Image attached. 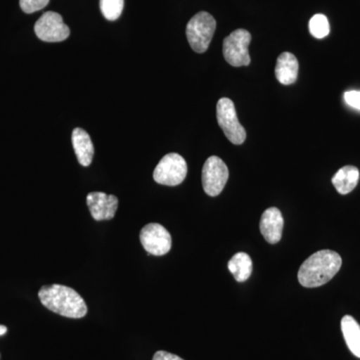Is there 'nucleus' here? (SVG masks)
<instances>
[{"label":"nucleus","mask_w":360,"mask_h":360,"mask_svg":"<svg viewBox=\"0 0 360 360\" xmlns=\"http://www.w3.org/2000/svg\"><path fill=\"white\" fill-rule=\"evenodd\" d=\"M342 265L341 257L335 251L323 250L310 255L298 270V281L307 288H319L330 281Z\"/></svg>","instance_id":"nucleus-1"},{"label":"nucleus","mask_w":360,"mask_h":360,"mask_svg":"<svg viewBox=\"0 0 360 360\" xmlns=\"http://www.w3.org/2000/svg\"><path fill=\"white\" fill-rule=\"evenodd\" d=\"M39 297L44 307L61 316L82 319L87 314V305L84 298L68 286L60 284L42 286Z\"/></svg>","instance_id":"nucleus-2"},{"label":"nucleus","mask_w":360,"mask_h":360,"mask_svg":"<svg viewBox=\"0 0 360 360\" xmlns=\"http://www.w3.org/2000/svg\"><path fill=\"white\" fill-rule=\"evenodd\" d=\"M217 30L214 18L205 11L198 13L188 21L186 26V37L189 45L198 53L207 51Z\"/></svg>","instance_id":"nucleus-3"},{"label":"nucleus","mask_w":360,"mask_h":360,"mask_svg":"<svg viewBox=\"0 0 360 360\" xmlns=\"http://www.w3.org/2000/svg\"><path fill=\"white\" fill-rule=\"evenodd\" d=\"M217 117L219 127L231 143L239 146L245 142L246 131L239 122L236 106L231 99L226 97L219 99L217 105Z\"/></svg>","instance_id":"nucleus-4"},{"label":"nucleus","mask_w":360,"mask_h":360,"mask_svg":"<svg viewBox=\"0 0 360 360\" xmlns=\"http://www.w3.org/2000/svg\"><path fill=\"white\" fill-rule=\"evenodd\" d=\"M251 34L245 30H236L224 40L225 60L234 68L248 66L250 63V46Z\"/></svg>","instance_id":"nucleus-5"},{"label":"nucleus","mask_w":360,"mask_h":360,"mask_svg":"<svg viewBox=\"0 0 360 360\" xmlns=\"http://www.w3.org/2000/svg\"><path fill=\"white\" fill-rule=\"evenodd\" d=\"M187 174L186 161L177 153H169L155 167L153 179L162 186H176L184 182Z\"/></svg>","instance_id":"nucleus-6"},{"label":"nucleus","mask_w":360,"mask_h":360,"mask_svg":"<svg viewBox=\"0 0 360 360\" xmlns=\"http://www.w3.org/2000/svg\"><path fill=\"white\" fill-rule=\"evenodd\" d=\"M229 168L217 156H210L202 168V186L210 196H217L224 191L229 180Z\"/></svg>","instance_id":"nucleus-7"},{"label":"nucleus","mask_w":360,"mask_h":360,"mask_svg":"<svg viewBox=\"0 0 360 360\" xmlns=\"http://www.w3.org/2000/svg\"><path fill=\"white\" fill-rule=\"evenodd\" d=\"M141 243L149 255L162 257L169 252L172 239L165 226L158 224H149L141 229Z\"/></svg>","instance_id":"nucleus-8"},{"label":"nucleus","mask_w":360,"mask_h":360,"mask_svg":"<svg viewBox=\"0 0 360 360\" xmlns=\"http://www.w3.org/2000/svg\"><path fill=\"white\" fill-rule=\"evenodd\" d=\"M34 32L40 40L45 42H60L70 37V27L63 22L60 14L47 11L34 25Z\"/></svg>","instance_id":"nucleus-9"},{"label":"nucleus","mask_w":360,"mask_h":360,"mask_svg":"<svg viewBox=\"0 0 360 360\" xmlns=\"http://www.w3.org/2000/svg\"><path fill=\"white\" fill-rule=\"evenodd\" d=\"M86 203L94 219L101 221L115 217L118 207V198L112 194L94 191L87 194Z\"/></svg>","instance_id":"nucleus-10"},{"label":"nucleus","mask_w":360,"mask_h":360,"mask_svg":"<svg viewBox=\"0 0 360 360\" xmlns=\"http://www.w3.org/2000/svg\"><path fill=\"white\" fill-rule=\"evenodd\" d=\"M283 224L281 210L276 207H269L262 213L259 224L260 232L267 243L276 245L283 236Z\"/></svg>","instance_id":"nucleus-11"},{"label":"nucleus","mask_w":360,"mask_h":360,"mask_svg":"<svg viewBox=\"0 0 360 360\" xmlns=\"http://www.w3.org/2000/svg\"><path fill=\"white\" fill-rule=\"evenodd\" d=\"M72 146L78 162L82 167H89L94 155V146L89 134L84 129L77 127L72 132Z\"/></svg>","instance_id":"nucleus-12"},{"label":"nucleus","mask_w":360,"mask_h":360,"mask_svg":"<svg viewBox=\"0 0 360 360\" xmlns=\"http://www.w3.org/2000/svg\"><path fill=\"white\" fill-rule=\"evenodd\" d=\"M298 75V61L290 52H283L278 56L276 66L277 80L283 85L295 84Z\"/></svg>","instance_id":"nucleus-13"},{"label":"nucleus","mask_w":360,"mask_h":360,"mask_svg":"<svg viewBox=\"0 0 360 360\" xmlns=\"http://www.w3.org/2000/svg\"><path fill=\"white\" fill-rule=\"evenodd\" d=\"M359 180V168L347 165L341 167L333 177V184L340 194H348L356 187Z\"/></svg>","instance_id":"nucleus-14"},{"label":"nucleus","mask_w":360,"mask_h":360,"mask_svg":"<svg viewBox=\"0 0 360 360\" xmlns=\"http://www.w3.org/2000/svg\"><path fill=\"white\" fill-rule=\"evenodd\" d=\"M341 331L350 352L360 359V326L350 315L341 319Z\"/></svg>","instance_id":"nucleus-15"},{"label":"nucleus","mask_w":360,"mask_h":360,"mask_svg":"<svg viewBox=\"0 0 360 360\" xmlns=\"http://www.w3.org/2000/svg\"><path fill=\"white\" fill-rule=\"evenodd\" d=\"M227 266L238 283H245L252 274V260L245 252H238L234 255L229 260Z\"/></svg>","instance_id":"nucleus-16"},{"label":"nucleus","mask_w":360,"mask_h":360,"mask_svg":"<svg viewBox=\"0 0 360 360\" xmlns=\"http://www.w3.org/2000/svg\"><path fill=\"white\" fill-rule=\"evenodd\" d=\"M309 32L317 39H324L330 32L328 18L323 14H315L309 21Z\"/></svg>","instance_id":"nucleus-17"},{"label":"nucleus","mask_w":360,"mask_h":360,"mask_svg":"<svg viewBox=\"0 0 360 360\" xmlns=\"http://www.w3.org/2000/svg\"><path fill=\"white\" fill-rule=\"evenodd\" d=\"M124 0H101V11L106 20L115 21L122 15Z\"/></svg>","instance_id":"nucleus-18"},{"label":"nucleus","mask_w":360,"mask_h":360,"mask_svg":"<svg viewBox=\"0 0 360 360\" xmlns=\"http://www.w3.org/2000/svg\"><path fill=\"white\" fill-rule=\"evenodd\" d=\"M20 4L21 9L30 14L44 9L49 4V0H20Z\"/></svg>","instance_id":"nucleus-19"},{"label":"nucleus","mask_w":360,"mask_h":360,"mask_svg":"<svg viewBox=\"0 0 360 360\" xmlns=\"http://www.w3.org/2000/svg\"><path fill=\"white\" fill-rule=\"evenodd\" d=\"M345 101L348 105L360 110V91L352 90L345 94Z\"/></svg>","instance_id":"nucleus-20"},{"label":"nucleus","mask_w":360,"mask_h":360,"mask_svg":"<svg viewBox=\"0 0 360 360\" xmlns=\"http://www.w3.org/2000/svg\"><path fill=\"white\" fill-rule=\"evenodd\" d=\"M153 360H184L181 357L177 356V355L170 354V352H155V354L153 355Z\"/></svg>","instance_id":"nucleus-21"},{"label":"nucleus","mask_w":360,"mask_h":360,"mask_svg":"<svg viewBox=\"0 0 360 360\" xmlns=\"http://www.w3.org/2000/svg\"><path fill=\"white\" fill-rule=\"evenodd\" d=\"M7 333V328L4 326H0V336L6 335Z\"/></svg>","instance_id":"nucleus-22"}]
</instances>
